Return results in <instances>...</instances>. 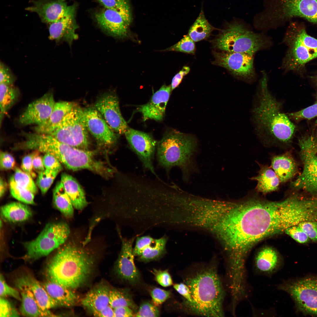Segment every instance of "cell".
Listing matches in <instances>:
<instances>
[{"mask_svg": "<svg viewBox=\"0 0 317 317\" xmlns=\"http://www.w3.org/2000/svg\"><path fill=\"white\" fill-rule=\"evenodd\" d=\"M291 226L286 198L278 202L257 197L223 200L214 223L216 237L226 254L227 263L237 269L246 267L248 256L257 243Z\"/></svg>", "mask_w": 317, "mask_h": 317, "instance_id": "1", "label": "cell"}, {"mask_svg": "<svg viewBox=\"0 0 317 317\" xmlns=\"http://www.w3.org/2000/svg\"><path fill=\"white\" fill-rule=\"evenodd\" d=\"M251 110L254 131L264 144L279 146L289 143L295 127L282 111L281 103L270 92L267 75L264 71Z\"/></svg>", "mask_w": 317, "mask_h": 317, "instance_id": "2", "label": "cell"}, {"mask_svg": "<svg viewBox=\"0 0 317 317\" xmlns=\"http://www.w3.org/2000/svg\"><path fill=\"white\" fill-rule=\"evenodd\" d=\"M184 283L189 287L192 302L183 308L188 313L199 316L223 317L225 292L216 268L211 265L186 276Z\"/></svg>", "mask_w": 317, "mask_h": 317, "instance_id": "3", "label": "cell"}, {"mask_svg": "<svg viewBox=\"0 0 317 317\" xmlns=\"http://www.w3.org/2000/svg\"><path fill=\"white\" fill-rule=\"evenodd\" d=\"M94 260L87 252L67 245L58 249L46 265L47 279L72 289L81 286L92 273Z\"/></svg>", "mask_w": 317, "mask_h": 317, "instance_id": "4", "label": "cell"}, {"mask_svg": "<svg viewBox=\"0 0 317 317\" xmlns=\"http://www.w3.org/2000/svg\"><path fill=\"white\" fill-rule=\"evenodd\" d=\"M197 147L192 136L176 131L168 132L157 143L158 164L167 171L174 167H179L183 179L187 180L196 169L194 158Z\"/></svg>", "mask_w": 317, "mask_h": 317, "instance_id": "5", "label": "cell"}, {"mask_svg": "<svg viewBox=\"0 0 317 317\" xmlns=\"http://www.w3.org/2000/svg\"><path fill=\"white\" fill-rule=\"evenodd\" d=\"M283 42L287 47L281 65L286 71L302 73L306 64L317 58V39L307 33L303 23L291 22Z\"/></svg>", "mask_w": 317, "mask_h": 317, "instance_id": "6", "label": "cell"}, {"mask_svg": "<svg viewBox=\"0 0 317 317\" xmlns=\"http://www.w3.org/2000/svg\"><path fill=\"white\" fill-rule=\"evenodd\" d=\"M215 47L225 52H240L254 55L270 47L271 40L235 22L228 23L213 41Z\"/></svg>", "mask_w": 317, "mask_h": 317, "instance_id": "7", "label": "cell"}, {"mask_svg": "<svg viewBox=\"0 0 317 317\" xmlns=\"http://www.w3.org/2000/svg\"><path fill=\"white\" fill-rule=\"evenodd\" d=\"M276 288L290 296L298 311L317 316V275L284 280Z\"/></svg>", "mask_w": 317, "mask_h": 317, "instance_id": "8", "label": "cell"}, {"mask_svg": "<svg viewBox=\"0 0 317 317\" xmlns=\"http://www.w3.org/2000/svg\"><path fill=\"white\" fill-rule=\"evenodd\" d=\"M46 134L70 146L87 150L89 143L83 109L76 106Z\"/></svg>", "mask_w": 317, "mask_h": 317, "instance_id": "9", "label": "cell"}, {"mask_svg": "<svg viewBox=\"0 0 317 317\" xmlns=\"http://www.w3.org/2000/svg\"><path fill=\"white\" fill-rule=\"evenodd\" d=\"M70 232L65 223H48L35 239L23 243L26 251L23 258L32 261L48 255L65 243Z\"/></svg>", "mask_w": 317, "mask_h": 317, "instance_id": "10", "label": "cell"}, {"mask_svg": "<svg viewBox=\"0 0 317 317\" xmlns=\"http://www.w3.org/2000/svg\"><path fill=\"white\" fill-rule=\"evenodd\" d=\"M299 144L303 169L292 185L312 195H317V136H302Z\"/></svg>", "mask_w": 317, "mask_h": 317, "instance_id": "11", "label": "cell"}, {"mask_svg": "<svg viewBox=\"0 0 317 317\" xmlns=\"http://www.w3.org/2000/svg\"><path fill=\"white\" fill-rule=\"evenodd\" d=\"M213 64L228 70L235 76L247 82L252 81L255 76L254 55L240 52H213Z\"/></svg>", "mask_w": 317, "mask_h": 317, "instance_id": "12", "label": "cell"}, {"mask_svg": "<svg viewBox=\"0 0 317 317\" xmlns=\"http://www.w3.org/2000/svg\"><path fill=\"white\" fill-rule=\"evenodd\" d=\"M131 148L136 154L143 167L150 171L157 178L153 161L157 143L150 134L129 127L124 134Z\"/></svg>", "mask_w": 317, "mask_h": 317, "instance_id": "13", "label": "cell"}, {"mask_svg": "<svg viewBox=\"0 0 317 317\" xmlns=\"http://www.w3.org/2000/svg\"><path fill=\"white\" fill-rule=\"evenodd\" d=\"M95 18L103 30L117 38L127 36L128 27L132 20L131 10L119 11L105 8L95 13Z\"/></svg>", "mask_w": 317, "mask_h": 317, "instance_id": "14", "label": "cell"}, {"mask_svg": "<svg viewBox=\"0 0 317 317\" xmlns=\"http://www.w3.org/2000/svg\"><path fill=\"white\" fill-rule=\"evenodd\" d=\"M95 107L112 129L119 134H124L129 127L121 114L118 99L112 93L103 95L97 100Z\"/></svg>", "mask_w": 317, "mask_h": 317, "instance_id": "15", "label": "cell"}, {"mask_svg": "<svg viewBox=\"0 0 317 317\" xmlns=\"http://www.w3.org/2000/svg\"><path fill=\"white\" fill-rule=\"evenodd\" d=\"M122 247L115 265L119 277L129 284L135 285L140 279V276L134 262L133 245L135 237L127 239L120 236Z\"/></svg>", "mask_w": 317, "mask_h": 317, "instance_id": "16", "label": "cell"}, {"mask_svg": "<svg viewBox=\"0 0 317 317\" xmlns=\"http://www.w3.org/2000/svg\"><path fill=\"white\" fill-rule=\"evenodd\" d=\"M87 129L100 144L108 146L116 143L117 136L100 113L94 107L83 109Z\"/></svg>", "mask_w": 317, "mask_h": 317, "instance_id": "17", "label": "cell"}, {"mask_svg": "<svg viewBox=\"0 0 317 317\" xmlns=\"http://www.w3.org/2000/svg\"><path fill=\"white\" fill-rule=\"evenodd\" d=\"M55 102L51 92L44 94L28 104L20 115L19 123L24 126L42 124L49 117Z\"/></svg>", "mask_w": 317, "mask_h": 317, "instance_id": "18", "label": "cell"}, {"mask_svg": "<svg viewBox=\"0 0 317 317\" xmlns=\"http://www.w3.org/2000/svg\"><path fill=\"white\" fill-rule=\"evenodd\" d=\"M281 17L283 21L303 18L317 25V0H280Z\"/></svg>", "mask_w": 317, "mask_h": 317, "instance_id": "19", "label": "cell"}, {"mask_svg": "<svg viewBox=\"0 0 317 317\" xmlns=\"http://www.w3.org/2000/svg\"><path fill=\"white\" fill-rule=\"evenodd\" d=\"M76 8L75 4L68 6L66 0H38L26 9L37 13L43 22L50 24Z\"/></svg>", "mask_w": 317, "mask_h": 317, "instance_id": "20", "label": "cell"}, {"mask_svg": "<svg viewBox=\"0 0 317 317\" xmlns=\"http://www.w3.org/2000/svg\"><path fill=\"white\" fill-rule=\"evenodd\" d=\"M168 240L165 235L158 239L149 235L138 237L133 248L134 254L141 261L148 262L157 259L165 253Z\"/></svg>", "mask_w": 317, "mask_h": 317, "instance_id": "21", "label": "cell"}, {"mask_svg": "<svg viewBox=\"0 0 317 317\" xmlns=\"http://www.w3.org/2000/svg\"><path fill=\"white\" fill-rule=\"evenodd\" d=\"M284 261L278 252L270 247L260 249L253 261L254 271L258 275L271 277L283 267Z\"/></svg>", "mask_w": 317, "mask_h": 317, "instance_id": "22", "label": "cell"}, {"mask_svg": "<svg viewBox=\"0 0 317 317\" xmlns=\"http://www.w3.org/2000/svg\"><path fill=\"white\" fill-rule=\"evenodd\" d=\"M172 90L171 85H164L152 96L147 103L140 106L138 111L142 114L143 120H162Z\"/></svg>", "mask_w": 317, "mask_h": 317, "instance_id": "23", "label": "cell"}, {"mask_svg": "<svg viewBox=\"0 0 317 317\" xmlns=\"http://www.w3.org/2000/svg\"><path fill=\"white\" fill-rule=\"evenodd\" d=\"M76 8L57 21L50 23L49 28V39L58 42L63 39L70 45L77 36L78 28L75 19Z\"/></svg>", "mask_w": 317, "mask_h": 317, "instance_id": "24", "label": "cell"}, {"mask_svg": "<svg viewBox=\"0 0 317 317\" xmlns=\"http://www.w3.org/2000/svg\"><path fill=\"white\" fill-rule=\"evenodd\" d=\"M15 283L16 287L23 286L28 288L43 309L48 310L59 306L41 284L31 275L27 274L21 276L16 279Z\"/></svg>", "mask_w": 317, "mask_h": 317, "instance_id": "25", "label": "cell"}, {"mask_svg": "<svg viewBox=\"0 0 317 317\" xmlns=\"http://www.w3.org/2000/svg\"><path fill=\"white\" fill-rule=\"evenodd\" d=\"M110 289L104 284H99L90 290L82 301L83 306L93 314L109 305Z\"/></svg>", "mask_w": 317, "mask_h": 317, "instance_id": "26", "label": "cell"}, {"mask_svg": "<svg viewBox=\"0 0 317 317\" xmlns=\"http://www.w3.org/2000/svg\"><path fill=\"white\" fill-rule=\"evenodd\" d=\"M21 296L20 312L23 316L28 317L57 316L49 310L43 309L39 305L31 290L25 286H17Z\"/></svg>", "mask_w": 317, "mask_h": 317, "instance_id": "27", "label": "cell"}, {"mask_svg": "<svg viewBox=\"0 0 317 317\" xmlns=\"http://www.w3.org/2000/svg\"><path fill=\"white\" fill-rule=\"evenodd\" d=\"M41 284L59 306L70 307L76 303L78 297L72 289L48 279Z\"/></svg>", "mask_w": 317, "mask_h": 317, "instance_id": "28", "label": "cell"}, {"mask_svg": "<svg viewBox=\"0 0 317 317\" xmlns=\"http://www.w3.org/2000/svg\"><path fill=\"white\" fill-rule=\"evenodd\" d=\"M271 166L281 183H285L290 180L296 171L295 163L287 153L273 156L271 159Z\"/></svg>", "mask_w": 317, "mask_h": 317, "instance_id": "29", "label": "cell"}, {"mask_svg": "<svg viewBox=\"0 0 317 317\" xmlns=\"http://www.w3.org/2000/svg\"><path fill=\"white\" fill-rule=\"evenodd\" d=\"M72 102L61 101L55 102L51 114L47 120L42 124L35 128L36 132L46 134L54 127L75 107Z\"/></svg>", "mask_w": 317, "mask_h": 317, "instance_id": "30", "label": "cell"}, {"mask_svg": "<svg viewBox=\"0 0 317 317\" xmlns=\"http://www.w3.org/2000/svg\"><path fill=\"white\" fill-rule=\"evenodd\" d=\"M257 184L256 188L258 192L266 194L278 190L280 180L273 169L267 165H260L258 174L252 177Z\"/></svg>", "mask_w": 317, "mask_h": 317, "instance_id": "31", "label": "cell"}, {"mask_svg": "<svg viewBox=\"0 0 317 317\" xmlns=\"http://www.w3.org/2000/svg\"><path fill=\"white\" fill-rule=\"evenodd\" d=\"M74 208L82 210L87 205L84 190L77 181L71 176L63 173L61 180Z\"/></svg>", "mask_w": 317, "mask_h": 317, "instance_id": "32", "label": "cell"}, {"mask_svg": "<svg viewBox=\"0 0 317 317\" xmlns=\"http://www.w3.org/2000/svg\"><path fill=\"white\" fill-rule=\"evenodd\" d=\"M0 210L2 218L12 223L26 221L32 215L31 209L20 202H13L5 205L1 208Z\"/></svg>", "mask_w": 317, "mask_h": 317, "instance_id": "33", "label": "cell"}, {"mask_svg": "<svg viewBox=\"0 0 317 317\" xmlns=\"http://www.w3.org/2000/svg\"><path fill=\"white\" fill-rule=\"evenodd\" d=\"M54 206L65 217L70 218L74 214V207L61 181L56 185L53 191Z\"/></svg>", "mask_w": 317, "mask_h": 317, "instance_id": "34", "label": "cell"}, {"mask_svg": "<svg viewBox=\"0 0 317 317\" xmlns=\"http://www.w3.org/2000/svg\"><path fill=\"white\" fill-rule=\"evenodd\" d=\"M214 28L206 19L203 10L190 27L188 35L195 42L203 40L208 37Z\"/></svg>", "mask_w": 317, "mask_h": 317, "instance_id": "35", "label": "cell"}, {"mask_svg": "<svg viewBox=\"0 0 317 317\" xmlns=\"http://www.w3.org/2000/svg\"><path fill=\"white\" fill-rule=\"evenodd\" d=\"M18 92L17 89L13 85L0 83L1 123L7 111L16 101Z\"/></svg>", "mask_w": 317, "mask_h": 317, "instance_id": "36", "label": "cell"}, {"mask_svg": "<svg viewBox=\"0 0 317 317\" xmlns=\"http://www.w3.org/2000/svg\"><path fill=\"white\" fill-rule=\"evenodd\" d=\"M109 305L113 309L123 306H127L133 309L136 307L129 293L127 291L116 289H110Z\"/></svg>", "mask_w": 317, "mask_h": 317, "instance_id": "37", "label": "cell"}, {"mask_svg": "<svg viewBox=\"0 0 317 317\" xmlns=\"http://www.w3.org/2000/svg\"><path fill=\"white\" fill-rule=\"evenodd\" d=\"M9 186L11 194L15 198L26 204L34 203L35 195L17 185L12 177L9 180Z\"/></svg>", "mask_w": 317, "mask_h": 317, "instance_id": "38", "label": "cell"}, {"mask_svg": "<svg viewBox=\"0 0 317 317\" xmlns=\"http://www.w3.org/2000/svg\"><path fill=\"white\" fill-rule=\"evenodd\" d=\"M16 183L34 194L37 192V188L32 177L22 169L16 168L12 176Z\"/></svg>", "mask_w": 317, "mask_h": 317, "instance_id": "39", "label": "cell"}, {"mask_svg": "<svg viewBox=\"0 0 317 317\" xmlns=\"http://www.w3.org/2000/svg\"><path fill=\"white\" fill-rule=\"evenodd\" d=\"M59 173L45 169L38 174L36 184L42 194H44L47 192Z\"/></svg>", "mask_w": 317, "mask_h": 317, "instance_id": "40", "label": "cell"}, {"mask_svg": "<svg viewBox=\"0 0 317 317\" xmlns=\"http://www.w3.org/2000/svg\"><path fill=\"white\" fill-rule=\"evenodd\" d=\"M195 49L194 42L188 35H187L177 43L162 51H175L194 54Z\"/></svg>", "mask_w": 317, "mask_h": 317, "instance_id": "41", "label": "cell"}, {"mask_svg": "<svg viewBox=\"0 0 317 317\" xmlns=\"http://www.w3.org/2000/svg\"><path fill=\"white\" fill-rule=\"evenodd\" d=\"M289 117L295 120L311 119L317 117V99L312 105L299 111L289 114Z\"/></svg>", "mask_w": 317, "mask_h": 317, "instance_id": "42", "label": "cell"}, {"mask_svg": "<svg viewBox=\"0 0 317 317\" xmlns=\"http://www.w3.org/2000/svg\"><path fill=\"white\" fill-rule=\"evenodd\" d=\"M104 8L119 11L130 10L128 0H97Z\"/></svg>", "mask_w": 317, "mask_h": 317, "instance_id": "43", "label": "cell"}, {"mask_svg": "<svg viewBox=\"0 0 317 317\" xmlns=\"http://www.w3.org/2000/svg\"><path fill=\"white\" fill-rule=\"evenodd\" d=\"M0 297H11L21 301L20 292L16 289L9 285L5 281L3 275L1 274L0 277Z\"/></svg>", "mask_w": 317, "mask_h": 317, "instance_id": "44", "label": "cell"}, {"mask_svg": "<svg viewBox=\"0 0 317 317\" xmlns=\"http://www.w3.org/2000/svg\"><path fill=\"white\" fill-rule=\"evenodd\" d=\"M284 232L296 242L300 244L307 243L310 240L306 234L298 225L288 228Z\"/></svg>", "mask_w": 317, "mask_h": 317, "instance_id": "45", "label": "cell"}, {"mask_svg": "<svg viewBox=\"0 0 317 317\" xmlns=\"http://www.w3.org/2000/svg\"><path fill=\"white\" fill-rule=\"evenodd\" d=\"M159 311L157 306L148 302L142 303L135 317H158Z\"/></svg>", "mask_w": 317, "mask_h": 317, "instance_id": "46", "label": "cell"}, {"mask_svg": "<svg viewBox=\"0 0 317 317\" xmlns=\"http://www.w3.org/2000/svg\"><path fill=\"white\" fill-rule=\"evenodd\" d=\"M20 314L14 306L8 300L0 297V317H16Z\"/></svg>", "mask_w": 317, "mask_h": 317, "instance_id": "47", "label": "cell"}, {"mask_svg": "<svg viewBox=\"0 0 317 317\" xmlns=\"http://www.w3.org/2000/svg\"><path fill=\"white\" fill-rule=\"evenodd\" d=\"M298 225L304 232L310 240L317 244V221L304 222Z\"/></svg>", "mask_w": 317, "mask_h": 317, "instance_id": "48", "label": "cell"}, {"mask_svg": "<svg viewBox=\"0 0 317 317\" xmlns=\"http://www.w3.org/2000/svg\"><path fill=\"white\" fill-rule=\"evenodd\" d=\"M43 159L45 169L59 172L62 170L61 163L54 156L49 154H45Z\"/></svg>", "mask_w": 317, "mask_h": 317, "instance_id": "49", "label": "cell"}, {"mask_svg": "<svg viewBox=\"0 0 317 317\" xmlns=\"http://www.w3.org/2000/svg\"><path fill=\"white\" fill-rule=\"evenodd\" d=\"M150 294L153 304L157 306L168 299L171 296V293L169 291L155 288L151 291Z\"/></svg>", "mask_w": 317, "mask_h": 317, "instance_id": "50", "label": "cell"}, {"mask_svg": "<svg viewBox=\"0 0 317 317\" xmlns=\"http://www.w3.org/2000/svg\"><path fill=\"white\" fill-rule=\"evenodd\" d=\"M173 286L175 289L183 297V300L182 303L183 308L192 302L191 292L189 287L186 284L184 283L176 284Z\"/></svg>", "mask_w": 317, "mask_h": 317, "instance_id": "51", "label": "cell"}, {"mask_svg": "<svg viewBox=\"0 0 317 317\" xmlns=\"http://www.w3.org/2000/svg\"><path fill=\"white\" fill-rule=\"evenodd\" d=\"M153 273L156 280L161 286L166 287L173 284L171 277L167 270L163 271L154 269Z\"/></svg>", "mask_w": 317, "mask_h": 317, "instance_id": "52", "label": "cell"}, {"mask_svg": "<svg viewBox=\"0 0 317 317\" xmlns=\"http://www.w3.org/2000/svg\"><path fill=\"white\" fill-rule=\"evenodd\" d=\"M15 77L10 69L4 63L0 64V83L13 85Z\"/></svg>", "mask_w": 317, "mask_h": 317, "instance_id": "53", "label": "cell"}, {"mask_svg": "<svg viewBox=\"0 0 317 317\" xmlns=\"http://www.w3.org/2000/svg\"><path fill=\"white\" fill-rule=\"evenodd\" d=\"M15 161L13 156L9 154L1 151L0 155V167L2 170H8L14 168Z\"/></svg>", "mask_w": 317, "mask_h": 317, "instance_id": "54", "label": "cell"}, {"mask_svg": "<svg viewBox=\"0 0 317 317\" xmlns=\"http://www.w3.org/2000/svg\"><path fill=\"white\" fill-rule=\"evenodd\" d=\"M33 152L25 156L22 160L21 167L22 170L32 178H35L36 174L34 171L32 164Z\"/></svg>", "mask_w": 317, "mask_h": 317, "instance_id": "55", "label": "cell"}, {"mask_svg": "<svg viewBox=\"0 0 317 317\" xmlns=\"http://www.w3.org/2000/svg\"><path fill=\"white\" fill-rule=\"evenodd\" d=\"M190 71V68L189 67L184 66L174 76L172 79L171 85L172 90L174 89L179 85L183 77L187 74Z\"/></svg>", "mask_w": 317, "mask_h": 317, "instance_id": "56", "label": "cell"}, {"mask_svg": "<svg viewBox=\"0 0 317 317\" xmlns=\"http://www.w3.org/2000/svg\"><path fill=\"white\" fill-rule=\"evenodd\" d=\"M39 151H37L33 152L32 159L33 170L38 174L45 169L43 163V157L39 155Z\"/></svg>", "mask_w": 317, "mask_h": 317, "instance_id": "57", "label": "cell"}, {"mask_svg": "<svg viewBox=\"0 0 317 317\" xmlns=\"http://www.w3.org/2000/svg\"><path fill=\"white\" fill-rule=\"evenodd\" d=\"M132 308L127 306H123L114 309V317H135Z\"/></svg>", "mask_w": 317, "mask_h": 317, "instance_id": "58", "label": "cell"}, {"mask_svg": "<svg viewBox=\"0 0 317 317\" xmlns=\"http://www.w3.org/2000/svg\"><path fill=\"white\" fill-rule=\"evenodd\" d=\"M93 315L95 316L100 317H114V309L109 305Z\"/></svg>", "mask_w": 317, "mask_h": 317, "instance_id": "59", "label": "cell"}, {"mask_svg": "<svg viewBox=\"0 0 317 317\" xmlns=\"http://www.w3.org/2000/svg\"><path fill=\"white\" fill-rule=\"evenodd\" d=\"M7 187V184L4 179L1 177L0 181V196L1 197L4 195Z\"/></svg>", "mask_w": 317, "mask_h": 317, "instance_id": "60", "label": "cell"}, {"mask_svg": "<svg viewBox=\"0 0 317 317\" xmlns=\"http://www.w3.org/2000/svg\"><path fill=\"white\" fill-rule=\"evenodd\" d=\"M310 78L313 82L317 85V73H316L314 75L311 76Z\"/></svg>", "mask_w": 317, "mask_h": 317, "instance_id": "61", "label": "cell"}, {"mask_svg": "<svg viewBox=\"0 0 317 317\" xmlns=\"http://www.w3.org/2000/svg\"><path fill=\"white\" fill-rule=\"evenodd\" d=\"M316 135L317 136V128L316 129Z\"/></svg>", "mask_w": 317, "mask_h": 317, "instance_id": "62", "label": "cell"}]
</instances>
